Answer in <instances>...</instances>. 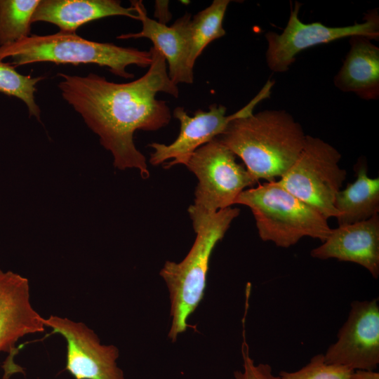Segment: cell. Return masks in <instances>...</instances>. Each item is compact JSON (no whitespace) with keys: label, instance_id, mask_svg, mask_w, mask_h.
<instances>
[{"label":"cell","instance_id":"cell-18","mask_svg":"<svg viewBox=\"0 0 379 379\" xmlns=\"http://www.w3.org/2000/svg\"><path fill=\"white\" fill-rule=\"evenodd\" d=\"M230 2L229 0H214L191 19L189 61L192 67L194 68L197 58L211 42L225 35L222 22Z\"/></svg>","mask_w":379,"mask_h":379},{"label":"cell","instance_id":"cell-22","mask_svg":"<svg viewBox=\"0 0 379 379\" xmlns=\"http://www.w3.org/2000/svg\"><path fill=\"white\" fill-rule=\"evenodd\" d=\"M243 325V342L241 345L244 361L243 371H235L232 379H281L279 375H274L272 373V369L270 364H255L254 360L249 355V348L245 337L244 320Z\"/></svg>","mask_w":379,"mask_h":379},{"label":"cell","instance_id":"cell-13","mask_svg":"<svg viewBox=\"0 0 379 379\" xmlns=\"http://www.w3.org/2000/svg\"><path fill=\"white\" fill-rule=\"evenodd\" d=\"M43 319L31 303L28 279L0 270V352L10 353L13 361L21 338L45 331Z\"/></svg>","mask_w":379,"mask_h":379},{"label":"cell","instance_id":"cell-15","mask_svg":"<svg viewBox=\"0 0 379 379\" xmlns=\"http://www.w3.org/2000/svg\"><path fill=\"white\" fill-rule=\"evenodd\" d=\"M125 16L138 20L135 9L124 7L116 0H40L32 22H46L60 32L76 33L81 26L109 16Z\"/></svg>","mask_w":379,"mask_h":379},{"label":"cell","instance_id":"cell-12","mask_svg":"<svg viewBox=\"0 0 379 379\" xmlns=\"http://www.w3.org/2000/svg\"><path fill=\"white\" fill-rule=\"evenodd\" d=\"M135 9L142 29L137 33L123 34L119 39L147 38L152 41L153 47L158 50L167 62L168 74L176 85L180 83L192 84L193 67L190 65L191 46L190 13H185L168 26L148 17L141 1H131ZM166 64V65H167Z\"/></svg>","mask_w":379,"mask_h":379},{"label":"cell","instance_id":"cell-11","mask_svg":"<svg viewBox=\"0 0 379 379\" xmlns=\"http://www.w3.org/2000/svg\"><path fill=\"white\" fill-rule=\"evenodd\" d=\"M324 355L326 362L352 370L375 371L379 364L378 299L353 301L337 340Z\"/></svg>","mask_w":379,"mask_h":379},{"label":"cell","instance_id":"cell-21","mask_svg":"<svg viewBox=\"0 0 379 379\" xmlns=\"http://www.w3.org/2000/svg\"><path fill=\"white\" fill-rule=\"evenodd\" d=\"M354 370L348 367L326 362L324 354L314 356L309 363L300 369L279 373L281 379H349Z\"/></svg>","mask_w":379,"mask_h":379},{"label":"cell","instance_id":"cell-7","mask_svg":"<svg viewBox=\"0 0 379 379\" xmlns=\"http://www.w3.org/2000/svg\"><path fill=\"white\" fill-rule=\"evenodd\" d=\"M186 166L199 180L188 208L192 220L231 207L241 192L259 183L217 138L198 148Z\"/></svg>","mask_w":379,"mask_h":379},{"label":"cell","instance_id":"cell-5","mask_svg":"<svg viewBox=\"0 0 379 379\" xmlns=\"http://www.w3.org/2000/svg\"><path fill=\"white\" fill-rule=\"evenodd\" d=\"M234 204L248 206L260 238L278 247L288 248L304 237L324 242L332 230L326 218L276 180L244 190Z\"/></svg>","mask_w":379,"mask_h":379},{"label":"cell","instance_id":"cell-9","mask_svg":"<svg viewBox=\"0 0 379 379\" xmlns=\"http://www.w3.org/2000/svg\"><path fill=\"white\" fill-rule=\"evenodd\" d=\"M272 86L271 82H266L246 105L230 115H226L227 108L224 105L215 103L211 105L208 111L197 110L192 117L183 107L175 108L173 114L180 123V133L169 145L149 144L154 149L150 155V164L157 166L163 163L165 168L177 164L187 166L194 152L221 135L232 120L253 114L260 102L270 97Z\"/></svg>","mask_w":379,"mask_h":379},{"label":"cell","instance_id":"cell-6","mask_svg":"<svg viewBox=\"0 0 379 379\" xmlns=\"http://www.w3.org/2000/svg\"><path fill=\"white\" fill-rule=\"evenodd\" d=\"M341 154L324 140L307 135L298 157L278 182L327 220L337 218L335 199L346 179Z\"/></svg>","mask_w":379,"mask_h":379},{"label":"cell","instance_id":"cell-4","mask_svg":"<svg viewBox=\"0 0 379 379\" xmlns=\"http://www.w3.org/2000/svg\"><path fill=\"white\" fill-rule=\"evenodd\" d=\"M11 59L13 67L39 62L57 65L94 64L105 66L116 76L131 79L129 65L149 67L150 51L122 47L112 43L90 41L76 33L58 32L48 35L30 34L11 44L0 46V60Z\"/></svg>","mask_w":379,"mask_h":379},{"label":"cell","instance_id":"cell-1","mask_svg":"<svg viewBox=\"0 0 379 379\" xmlns=\"http://www.w3.org/2000/svg\"><path fill=\"white\" fill-rule=\"evenodd\" d=\"M149 51L152 61L149 69L131 82L114 83L94 73L58 74L63 99L111 152L114 166L120 170L135 168L144 179L149 178V172L145 156L135 145L133 135L137 130L153 131L168 124L171 110L166 101L157 98L158 93L179 95L164 57L153 46Z\"/></svg>","mask_w":379,"mask_h":379},{"label":"cell","instance_id":"cell-20","mask_svg":"<svg viewBox=\"0 0 379 379\" xmlns=\"http://www.w3.org/2000/svg\"><path fill=\"white\" fill-rule=\"evenodd\" d=\"M43 77H32L18 72L13 65L0 60V92L20 99L27 106L29 115L41 120V109L35 101L36 86Z\"/></svg>","mask_w":379,"mask_h":379},{"label":"cell","instance_id":"cell-17","mask_svg":"<svg viewBox=\"0 0 379 379\" xmlns=\"http://www.w3.org/2000/svg\"><path fill=\"white\" fill-rule=\"evenodd\" d=\"M356 180L335 196L338 225L366 220L379 213V178H370L366 160L354 166Z\"/></svg>","mask_w":379,"mask_h":379},{"label":"cell","instance_id":"cell-8","mask_svg":"<svg viewBox=\"0 0 379 379\" xmlns=\"http://www.w3.org/2000/svg\"><path fill=\"white\" fill-rule=\"evenodd\" d=\"M302 4L291 5L290 15L281 34L269 31L265 37L267 42L266 62L274 72H284L295 62V56L311 47L335 40L363 36L371 40L379 39V14L378 8L369 11L361 23L344 27H328L321 22L304 23L299 18Z\"/></svg>","mask_w":379,"mask_h":379},{"label":"cell","instance_id":"cell-2","mask_svg":"<svg viewBox=\"0 0 379 379\" xmlns=\"http://www.w3.org/2000/svg\"><path fill=\"white\" fill-rule=\"evenodd\" d=\"M307 135L284 109H265L232 120L217 139L244 161L259 182L281 177L300 153Z\"/></svg>","mask_w":379,"mask_h":379},{"label":"cell","instance_id":"cell-3","mask_svg":"<svg viewBox=\"0 0 379 379\" xmlns=\"http://www.w3.org/2000/svg\"><path fill=\"white\" fill-rule=\"evenodd\" d=\"M240 213L228 207L192 220L194 242L180 262L166 261L160 271L171 300L172 322L168 337L175 343L188 327L187 320L204 297L211 253Z\"/></svg>","mask_w":379,"mask_h":379},{"label":"cell","instance_id":"cell-16","mask_svg":"<svg viewBox=\"0 0 379 379\" xmlns=\"http://www.w3.org/2000/svg\"><path fill=\"white\" fill-rule=\"evenodd\" d=\"M350 48L335 76L337 88L361 99L379 97V48L363 36L350 37Z\"/></svg>","mask_w":379,"mask_h":379},{"label":"cell","instance_id":"cell-19","mask_svg":"<svg viewBox=\"0 0 379 379\" xmlns=\"http://www.w3.org/2000/svg\"><path fill=\"white\" fill-rule=\"evenodd\" d=\"M40 0H0V46L30 35L32 18Z\"/></svg>","mask_w":379,"mask_h":379},{"label":"cell","instance_id":"cell-23","mask_svg":"<svg viewBox=\"0 0 379 379\" xmlns=\"http://www.w3.org/2000/svg\"><path fill=\"white\" fill-rule=\"evenodd\" d=\"M349 379H379V373L370 370H354Z\"/></svg>","mask_w":379,"mask_h":379},{"label":"cell","instance_id":"cell-14","mask_svg":"<svg viewBox=\"0 0 379 379\" xmlns=\"http://www.w3.org/2000/svg\"><path fill=\"white\" fill-rule=\"evenodd\" d=\"M312 258L358 264L375 279L379 276V215L358 222L338 225L310 252Z\"/></svg>","mask_w":379,"mask_h":379},{"label":"cell","instance_id":"cell-10","mask_svg":"<svg viewBox=\"0 0 379 379\" xmlns=\"http://www.w3.org/2000/svg\"><path fill=\"white\" fill-rule=\"evenodd\" d=\"M51 334L58 333L67 343L66 366L74 379H124L117 360L119 349L105 345L95 333L82 322L51 315L43 319Z\"/></svg>","mask_w":379,"mask_h":379}]
</instances>
